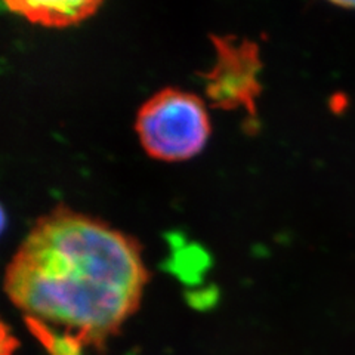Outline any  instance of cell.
I'll return each instance as SVG.
<instances>
[{
    "instance_id": "cell-1",
    "label": "cell",
    "mask_w": 355,
    "mask_h": 355,
    "mask_svg": "<svg viewBox=\"0 0 355 355\" xmlns=\"http://www.w3.org/2000/svg\"><path fill=\"white\" fill-rule=\"evenodd\" d=\"M147 283L135 239L62 206L37 219L3 277L27 321L96 348L138 309Z\"/></svg>"
},
{
    "instance_id": "cell-2",
    "label": "cell",
    "mask_w": 355,
    "mask_h": 355,
    "mask_svg": "<svg viewBox=\"0 0 355 355\" xmlns=\"http://www.w3.org/2000/svg\"><path fill=\"white\" fill-rule=\"evenodd\" d=\"M210 129L205 103L196 94L178 87L153 94L135 119L142 148L162 162H182L202 153Z\"/></svg>"
},
{
    "instance_id": "cell-3",
    "label": "cell",
    "mask_w": 355,
    "mask_h": 355,
    "mask_svg": "<svg viewBox=\"0 0 355 355\" xmlns=\"http://www.w3.org/2000/svg\"><path fill=\"white\" fill-rule=\"evenodd\" d=\"M218 62L210 73L209 94L224 108L244 107L254 111V98L259 95L258 74L261 70L259 51L249 40L215 37Z\"/></svg>"
},
{
    "instance_id": "cell-4",
    "label": "cell",
    "mask_w": 355,
    "mask_h": 355,
    "mask_svg": "<svg viewBox=\"0 0 355 355\" xmlns=\"http://www.w3.org/2000/svg\"><path fill=\"white\" fill-rule=\"evenodd\" d=\"M6 5L14 14L35 24L67 27L94 15L101 2H9Z\"/></svg>"
},
{
    "instance_id": "cell-5",
    "label": "cell",
    "mask_w": 355,
    "mask_h": 355,
    "mask_svg": "<svg viewBox=\"0 0 355 355\" xmlns=\"http://www.w3.org/2000/svg\"><path fill=\"white\" fill-rule=\"evenodd\" d=\"M27 324L49 355H83L85 345L79 339L33 321H27Z\"/></svg>"
},
{
    "instance_id": "cell-6",
    "label": "cell",
    "mask_w": 355,
    "mask_h": 355,
    "mask_svg": "<svg viewBox=\"0 0 355 355\" xmlns=\"http://www.w3.org/2000/svg\"><path fill=\"white\" fill-rule=\"evenodd\" d=\"M18 348V339L8 324L0 318V355H14Z\"/></svg>"
},
{
    "instance_id": "cell-7",
    "label": "cell",
    "mask_w": 355,
    "mask_h": 355,
    "mask_svg": "<svg viewBox=\"0 0 355 355\" xmlns=\"http://www.w3.org/2000/svg\"><path fill=\"white\" fill-rule=\"evenodd\" d=\"M6 224H8L6 210H5V207L2 206V203H0V236L3 234V231H5V228H6Z\"/></svg>"
},
{
    "instance_id": "cell-8",
    "label": "cell",
    "mask_w": 355,
    "mask_h": 355,
    "mask_svg": "<svg viewBox=\"0 0 355 355\" xmlns=\"http://www.w3.org/2000/svg\"><path fill=\"white\" fill-rule=\"evenodd\" d=\"M336 5L340 8H345V9H355V2H339Z\"/></svg>"
}]
</instances>
